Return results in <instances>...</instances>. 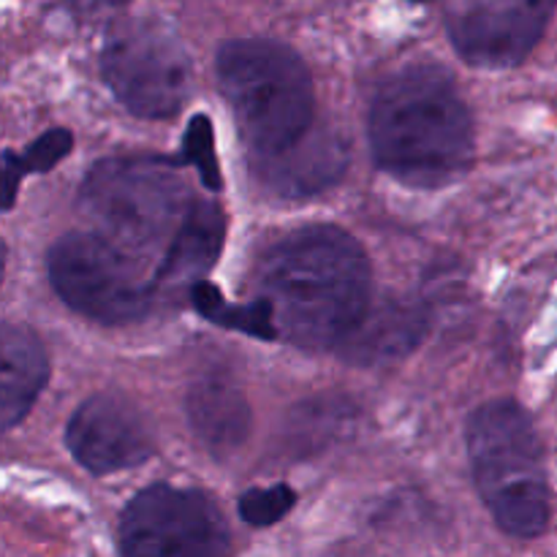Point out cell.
Wrapping results in <instances>:
<instances>
[{"label":"cell","instance_id":"1","mask_svg":"<svg viewBox=\"0 0 557 557\" xmlns=\"http://www.w3.org/2000/svg\"><path fill=\"white\" fill-rule=\"evenodd\" d=\"M259 299L277 335L294 346H337L370 305V267L351 234L308 226L288 234L261 259Z\"/></svg>","mask_w":557,"mask_h":557},{"label":"cell","instance_id":"2","mask_svg":"<svg viewBox=\"0 0 557 557\" xmlns=\"http://www.w3.org/2000/svg\"><path fill=\"white\" fill-rule=\"evenodd\" d=\"M375 161L413 188L460 177L473 158V123L455 82L433 65L392 76L370 109Z\"/></svg>","mask_w":557,"mask_h":557},{"label":"cell","instance_id":"3","mask_svg":"<svg viewBox=\"0 0 557 557\" xmlns=\"http://www.w3.org/2000/svg\"><path fill=\"white\" fill-rule=\"evenodd\" d=\"M218 79L256 158L286 150L313 125V82L302 58L283 44L228 41L218 54Z\"/></svg>","mask_w":557,"mask_h":557},{"label":"cell","instance_id":"4","mask_svg":"<svg viewBox=\"0 0 557 557\" xmlns=\"http://www.w3.org/2000/svg\"><path fill=\"white\" fill-rule=\"evenodd\" d=\"M473 479L495 522L517 539L544 533L549 484L531 417L511 400H493L468 422Z\"/></svg>","mask_w":557,"mask_h":557},{"label":"cell","instance_id":"5","mask_svg":"<svg viewBox=\"0 0 557 557\" xmlns=\"http://www.w3.org/2000/svg\"><path fill=\"white\" fill-rule=\"evenodd\" d=\"M85 215L98 237L114 248L147 253L174 237L183 223L185 188L169 158L131 156L96 163L79 190Z\"/></svg>","mask_w":557,"mask_h":557},{"label":"cell","instance_id":"6","mask_svg":"<svg viewBox=\"0 0 557 557\" xmlns=\"http://www.w3.org/2000/svg\"><path fill=\"white\" fill-rule=\"evenodd\" d=\"M101 71L117 101L139 117H172L188 98V52L163 22H120L107 38Z\"/></svg>","mask_w":557,"mask_h":557},{"label":"cell","instance_id":"7","mask_svg":"<svg viewBox=\"0 0 557 557\" xmlns=\"http://www.w3.org/2000/svg\"><path fill=\"white\" fill-rule=\"evenodd\" d=\"M52 286L76 313L101 324H128L150 310V286L134 259L98 234H69L49 250Z\"/></svg>","mask_w":557,"mask_h":557},{"label":"cell","instance_id":"8","mask_svg":"<svg viewBox=\"0 0 557 557\" xmlns=\"http://www.w3.org/2000/svg\"><path fill=\"white\" fill-rule=\"evenodd\" d=\"M120 544L125 557H226L228 528L205 493L158 484L128 504Z\"/></svg>","mask_w":557,"mask_h":557},{"label":"cell","instance_id":"9","mask_svg":"<svg viewBox=\"0 0 557 557\" xmlns=\"http://www.w3.org/2000/svg\"><path fill=\"white\" fill-rule=\"evenodd\" d=\"M553 3H455L446 9L451 44L479 69H511L531 54Z\"/></svg>","mask_w":557,"mask_h":557},{"label":"cell","instance_id":"10","mask_svg":"<svg viewBox=\"0 0 557 557\" xmlns=\"http://www.w3.org/2000/svg\"><path fill=\"white\" fill-rule=\"evenodd\" d=\"M65 444L79 466L114 473L145 462L152 451L150 430L131 403L96 395L82 403L65 430Z\"/></svg>","mask_w":557,"mask_h":557},{"label":"cell","instance_id":"11","mask_svg":"<svg viewBox=\"0 0 557 557\" xmlns=\"http://www.w3.org/2000/svg\"><path fill=\"white\" fill-rule=\"evenodd\" d=\"M346 145L335 131L308 128L286 150L256 158V172L281 194L305 196L335 183L346 169Z\"/></svg>","mask_w":557,"mask_h":557},{"label":"cell","instance_id":"12","mask_svg":"<svg viewBox=\"0 0 557 557\" xmlns=\"http://www.w3.org/2000/svg\"><path fill=\"white\" fill-rule=\"evenodd\" d=\"M226 218L212 201H196L188 207L183 223L177 226L163 261L158 264L152 286H180V283H199V277L215 264L223 248Z\"/></svg>","mask_w":557,"mask_h":557},{"label":"cell","instance_id":"13","mask_svg":"<svg viewBox=\"0 0 557 557\" xmlns=\"http://www.w3.org/2000/svg\"><path fill=\"white\" fill-rule=\"evenodd\" d=\"M49 362L30 330L0 324V433L14 428L47 384Z\"/></svg>","mask_w":557,"mask_h":557},{"label":"cell","instance_id":"14","mask_svg":"<svg viewBox=\"0 0 557 557\" xmlns=\"http://www.w3.org/2000/svg\"><path fill=\"white\" fill-rule=\"evenodd\" d=\"M422 315L403 302L368 305L362 319L337 346L354 362L384 364L411 351L422 337Z\"/></svg>","mask_w":557,"mask_h":557},{"label":"cell","instance_id":"15","mask_svg":"<svg viewBox=\"0 0 557 557\" xmlns=\"http://www.w3.org/2000/svg\"><path fill=\"white\" fill-rule=\"evenodd\" d=\"M188 422L210 451L226 455L250 433V406L243 392L223 379H207L190 386Z\"/></svg>","mask_w":557,"mask_h":557},{"label":"cell","instance_id":"16","mask_svg":"<svg viewBox=\"0 0 557 557\" xmlns=\"http://www.w3.org/2000/svg\"><path fill=\"white\" fill-rule=\"evenodd\" d=\"M74 147V136L65 128H52L33 141L25 152H3L0 158V210H11L16 201L22 177L27 172H49L58 161H63Z\"/></svg>","mask_w":557,"mask_h":557},{"label":"cell","instance_id":"17","mask_svg":"<svg viewBox=\"0 0 557 557\" xmlns=\"http://www.w3.org/2000/svg\"><path fill=\"white\" fill-rule=\"evenodd\" d=\"M190 299H194V308L199 310L207 321L223 326V330L245 332V335L259 337V341H275L277 337L270 308H267L261 299L248 305H228L226 299L221 297V292L207 281H199L190 288Z\"/></svg>","mask_w":557,"mask_h":557},{"label":"cell","instance_id":"18","mask_svg":"<svg viewBox=\"0 0 557 557\" xmlns=\"http://www.w3.org/2000/svg\"><path fill=\"white\" fill-rule=\"evenodd\" d=\"M183 152L185 161L201 174V183L207 185V190H221V166H218L215 156V136H212V123L205 114H196L188 123L183 139Z\"/></svg>","mask_w":557,"mask_h":557},{"label":"cell","instance_id":"19","mask_svg":"<svg viewBox=\"0 0 557 557\" xmlns=\"http://www.w3.org/2000/svg\"><path fill=\"white\" fill-rule=\"evenodd\" d=\"M294 500H297V495L288 487H283V484L267 490H250V493L239 498V515H243L248 525L267 528L272 522L283 520L292 511Z\"/></svg>","mask_w":557,"mask_h":557},{"label":"cell","instance_id":"20","mask_svg":"<svg viewBox=\"0 0 557 557\" xmlns=\"http://www.w3.org/2000/svg\"><path fill=\"white\" fill-rule=\"evenodd\" d=\"M3 264H5V250H3V243H0V281H3Z\"/></svg>","mask_w":557,"mask_h":557}]
</instances>
